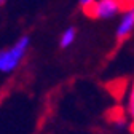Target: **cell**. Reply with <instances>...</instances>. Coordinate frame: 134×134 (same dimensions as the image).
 I'll return each mask as SVG.
<instances>
[{
  "instance_id": "cell-1",
  "label": "cell",
  "mask_w": 134,
  "mask_h": 134,
  "mask_svg": "<svg viewBox=\"0 0 134 134\" xmlns=\"http://www.w3.org/2000/svg\"><path fill=\"white\" fill-rule=\"evenodd\" d=\"M30 48V37L23 35L7 48L0 49V74H13L24 62Z\"/></svg>"
},
{
  "instance_id": "cell-2",
  "label": "cell",
  "mask_w": 134,
  "mask_h": 134,
  "mask_svg": "<svg viewBox=\"0 0 134 134\" xmlns=\"http://www.w3.org/2000/svg\"><path fill=\"white\" fill-rule=\"evenodd\" d=\"M126 0H94L85 8V13L94 19H113L126 8Z\"/></svg>"
},
{
  "instance_id": "cell-3",
  "label": "cell",
  "mask_w": 134,
  "mask_h": 134,
  "mask_svg": "<svg viewBox=\"0 0 134 134\" xmlns=\"http://www.w3.org/2000/svg\"><path fill=\"white\" fill-rule=\"evenodd\" d=\"M134 30V2L128 3L126 8L120 13L118 24L115 27V37L118 40L128 38Z\"/></svg>"
},
{
  "instance_id": "cell-4",
  "label": "cell",
  "mask_w": 134,
  "mask_h": 134,
  "mask_svg": "<svg viewBox=\"0 0 134 134\" xmlns=\"http://www.w3.org/2000/svg\"><path fill=\"white\" fill-rule=\"evenodd\" d=\"M77 40V29L74 26H69L65 27L62 32H61V37H59V46L61 48H70Z\"/></svg>"
},
{
  "instance_id": "cell-5",
  "label": "cell",
  "mask_w": 134,
  "mask_h": 134,
  "mask_svg": "<svg viewBox=\"0 0 134 134\" xmlns=\"http://www.w3.org/2000/svg\"><path fill=\"white\" fill-rule=\"evenodd\" d=\"M126 115L134 126V80H132L131 86L128 90V94H126Z\"/></svg>"
},
{
  "instance_id": "cell-6",
  "label": "cell",
  "mask_w": 134,
  "mask_h": 134,
  "mask_svg": "<svg viewBox=\"0 0 134 134\" xmlns=\"http://www.w3.org/2000/svg\"><path fill=\"white\" fill-rule=\"evenodd\" d=\"M78 2H80V5H81L83 8H86L88 5H91V3L94 2V0H78Z\"/></svg>"
},
{
  "instance_id": "cell-7",
  "label": "cell",
  "mask_w": 134,
  "mask_h": 134,
  "mask_svg": "<svg viewBox=\"0 0 134 134\" xmlns=\"http://www.w3.org/2000/svg\"><path fill=\"white\" fill-rule=\"evenodd\" d=\"M5 2H7V0H0V5H3Z\"/></svg>"
}]
</instances>
